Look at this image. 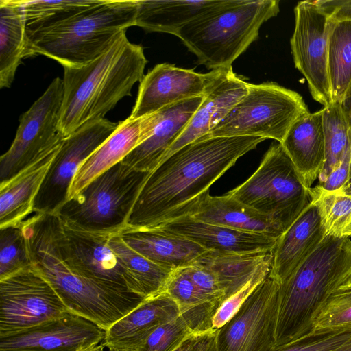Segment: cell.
I'll use <instances>...</instances> for the list:
<instances>
[{
	"instance_id": "6da1fadb",
	"label": "cell",
	"mask_w": 351,
	"mask_h": 351,
	"mask_svg": "<svg viewBox=\"0 0 351 351\" xmlns=\"http://www.w3.org/2000/svg\"><path fill=\"white\" fill-rule=\"evenodd\" d=\"M264 140L255 136L204 137L176 150L148 174L126 226L158 228L191 215L209 194L210 186Z\"/></svg>"
},
{
	"instance_id": "7a4b0ae2",
	"label": "cell",
	"mask_w": 351,
	"mask_h": 351,
	"mask_svg": "<svg viewBox=\"0 0 351 351\" xmlns=\"http://www.w3.org/2000/svg\"><path fill=\"white\" fill-rule=\"evenodd\" d=\"M147 59L142 46L122 32L110 49L78 67H64L58 128L66 138L83 125L104 119L142 80Z\"/></svg>"
},
{
	"instance_id": "3957f363",
	"label": "cell",
	"mask_w": 351,
	"mask_h": 351,
	"mask_svg": "<svg viewBox=\"0 0 351 351\" xmlns=\"http://www.w3.org/2000/svg\"><path fill=\"white\" fill-rule=\"evenodd\" d=\"M32 265L51 283L66 308L106 330L138 306L143 297L72 272L54 241L49 213L23 222Z\"/></svg>"
},
{
	"instance_id": "277c9868",
	"label": "cell",
	"mask_w": 351,
	"mask_h": 351,
	"mask_svg": "<svg viewBox=\"0 0 351 351\" xmlns=\"http://www.w3.org/2000/svg\"><path fill=\"white\" fill-rule=\"evenodd\" d=\"M351 281V239L326 235L289 278L279 282L276 347L313 330L330 295Z\"/></svg>"
},
{
	"instance_id": "5b68a950",
	"label": "cell",
	"mask_w": 351,
	"mask_h": 351,
	"mask_svg": "<svg viewBox=\"0 0 351 351\" xmlns=\"http://www.w3.org/2000/svg\"><path fill=\"white\" fill-rule=\"evenodd\" d=\"M137 0L99 1L53 25L25 30L24 58L43 55L63 67H78L108 51L120 34L136 26Z\"/></svg>"
},
{
	"instance_id": "8992f818",
	"label": "cell",
	"mask_w": 351,
	"mask_h": 351,
	"mask_svg": "<svg viewBox=\"0 0 351 351\" xmlns=\"http://www.w3.org/2000/svg\"><path fill=\"white\" fill-rule=\"evenodd\" d=\"M278 0H223L176 34L199 64L211 70L232 64L258 38L261 25L279 11Z\"/></svg>"
},
{
	"instance_id": "52a82bcc",
	"label": "cell",
	"mask_w": 351,
	"mask_h": 351,
	"mask_svg": "<svg viewBox=\"0 0 351 351\" xmlns=\"http://www.w3.org/2000/svg\"><path fill=\"white\" fill-rule=\"evenodd\" d=\"M149 173L134 170L121 161L66 200L55 214L85 230L117 233L127 226Z\"/></svg>"
},
{
	"instance_id": "ba28073f",
	"label": "cell",
	"mask_w": 351,
	"mask_h": 351,
	"mask_svg": "<svg viewBox=\"0 0 351 351\" xmlns=\"http://www.w3.org/2000/svg\"><path fill=\"white\" fill-rule=\"evenodd\" d=\"M310 188L278 143L270 146L256 171L227 194L268 217L284 232L311 202Z\"/></svg>"
},
{
	"instance_id": "9c48e42d",
	"label": "cell",
	"mask_w": 351,
	"mask_h": 351,
	"mask_svg": "<svg viewBox=\"0 0 351 351\" xmlns=\"http://www.w3.org/2000/svg\"><path fill=\"white\" fill-rule=\"evenodd\" d=\"M308 112L294 90L274 82L248 83L246 94L204 137L255 136L281 143L293 123Z\"/></svg>"
},
{
	"instance_id": "30bf717a",
	"label": "cell",
	"mask_w": 351,
	"mask_h": 351,
	"mask_svg": "<svg viewBox=\"0 0 351 351\" xmlns=\"http://www.w3.org/2000/svg\"><path fill=\"white\" fill-rule=\"evenodd\" d=\"M62 98L63 80L56 77L21 116L14 139L0 158V183L61 147L65 138L58 128Z\"/></svg>"
},
{
	"instance_id": "8fae6325",
	"label": "cell",
	"mask_w": 351,
	"mask_h": 351,
	"mask_svg": "<svg viewBox=\"0 0 351 351\" xmlns=\"http://www.w3.org/2000/svg\"><path fill=\"white\" fill-rule=\"evenodd\" d=\"M69 311L51 283L32 265L0 280V336Z\"/></svg>"
},
{
	"instance_id": "7c38bea8",
	"label": "cell",
	"mask_w": 351,
	"mask_h": 351,
	"mask_svg": "<svg viewBox=\"0 0 351 351\" xmlns=\"http://www.w3.org/2000/svg\"><path fill=\"white\" fill-rule=\"evenodd\" d=\"M279 281L271 272L238 311L217 329V351H272L276 348Z\"/></svg>"
},
{
	"instance_id": "4fadbf2b",
	"label": "cell",
	"mask_w": 351,
	"mask_h": 351,
	"mask_svg": "<svg viewBox=\"0 0 351 351\" xmlns=\"http://www.w3.org/2000/svg\"><path fill=\"white\" fill-rule=\"evenodd\" d=\"M294 14L290 45L295 67L306 80L313 99L326 106L332 103L327 59L332 21L315 1L298 2Z\"/></svg>"
},
{
	"instance_id": "5bb4252c",
	"label": "cell",
	"mask_w": 351,
	"mask_h": 351,
	"mask_svg": "<svg viewBox=\"0 0 351 351\" xmlns=\"http://www.w3.org/2000/svg\"><path fill=\"white\" fill-rule=\"evenodd\" d=\"M106 119L88 122L66 137L35 199L34 212L53 214L66 201L81 165L117 129Z\"/></svg>"
},
{
	"instance_id": "9a60e30c",
	"label": "cell",
	"mask_w": 351,
	"mask_h": 351,
	"mask_svg": "<svg viewBox=\"0 0 351 351\" xmlns=\"http://www.w3.org/2000/svg\"><path fill=\"white\" fill-rule=\"evenodd\" d=\"M105 330L70 311L35 326L0 336V351H79L103 341Z\"/></svg>"
},
{
	"instance_id": "2e32d148",
	"label": "cell",
	"mask_w": 351,
	"mask_h": 351,
	"mask_svg": "<svg viewBox=\"0 0 351 351\" xmlns=\"http://www.w3.org/2000/svg\"><path fill=\"white\" fill-rule=\"evenodd\" d=\"M223 69L200 73L168 63L156 65L141 81L129 117L139 119L177 102L204 95Z\"/></svg>"
},
{
	"instance_id": "e0dca14e",
	"label": "cell",
	"mask_w": 351,
	"mask_h": 351,
	"mask_svg": "<svg viewBox=\"0 0 351 351\" xmlns=\"http://www.w3.org/2000/svg\"><path fill=\"white\" fill-rule=\"evenodd\" d=\"M203 99L204 95L183 100L158 111L157 120L150 135L121 162L138 171H154L183 132Z\"/></svg>"
},
{
	"instance_id": "ac0fdd59",
	"label": "cell",
	"mask_w": 351,
	"mask_h": 351,
	"mask_svg": "<svg viewBox=\"0 0 351 351\" xmlns=\"http://www.w3.org/2000/svg\"><path fill=\"white\" fill-rule=\"evenodd\" d=\"M247 86L248 82L234 73L232 67L223 69L165 159L185 145L207 136L246 94Z\"/></svg>"
},
{
	"instance_id": "d6986e66",
	"label": "cell",
	"mask_w": 351,
	"mask_h": 351,
	"mask_svg": "<svg viewBox=\"0 0 351 351\" xmlns=\"http://www.w3.org/2000/svg\"><path fill=\"white\" fill-rule=\"evenodd\" d=\"M152 116L127 118L81 165L71 182L67 199L77 195L98 176L121 162L149 136L153 129Z\"/></svg>"
},
{
	"instance_id": "ffe728a7",
	"label": "cell",
	"mask_w": 351,
	"mask_h": 351,
	"mask_svg": "<svg viewBox=\"0 0 351 351\" xmlns=\"http://www.w3.org/2000/svg\"><path fill=\"white\" fill-rule=\"evenodd\" d=\"M180 314L177 304L165 292L146 298L105 330L101 345L136 351L158 327Z\"/></svg>"
},
{
	"instance_id": "44dd1931",
	"label": "cell",
	"mask_w": 351,
	"mask_h": 351,
	"mask_svg": "<svg viewBox=\"0 0 351 351\" xmlns=\"http://www.w3.org/2000/svg\"><path fill=\"white\" fill-rule=\"evenodd\" d=\"M117 233L134 251L171 271L191 265L207 252L186 237L162 228L125 226Z\"/></svg>"
},
{
	"instance_id": "7402d4cb",
	"label": "cell",
	"mask_w": 351,
	"mask_h": 351,
	"mask_svg": "<svg viewBox=\"0 0 351 351\" xmlns=\"http://www.w3.org/2000/svg\"><path fill=\"white\" fill-rule=\"evenodd\" d=\"M182 235L207 251L227 253L272 252L278 239L212 224L185 215L160 227Z\"/></svg>"
},
{
	"instance_id": "603a6c76",
	"label": "cell",
	"mask_w": 351,
	"mask_h": 351,
	"mask_svg": "<svg viewBox=\"0 0 351 351\" xmlns=\"http://www.w3.org/2000/svg\"><path fill=\"white\" fill-rule=\"evenodd\" d=\"M326 236L318 208L311 201L278 239L272 250L271 272L279 282L294 273Z\"/></svg>"
},
{
	"instance_id": "cb8c5ba5",
	"label": "cell",
	"mask_w": 351,
	"mask_h": 351,
	"mask_svg": "<svg viewBox=\"0 0 351 351\" xmlns=\"http://www.w3.org/2000/svg\"><path fill=\"white\" fill-rule=\"evenodd\" d=\"M323 110L298 119L280 143L308 187L318 179L325 163Z\"/></svg>"
},
{
	"instance_id": "d4e9b609",
	"label": "cell",
	"mask_w": 351,
	"mask_h": 351,
	"mask_svg": "<svg viewBox=\"0 0 351 351\" xmlns=\"http://www.w3.org/2000/svg\"><path fill=\"white\" fill-rule=\"evenodd\" d=\"M60 148L0 183V228L20 224L32 214L35 199Z\"/></svg>"
},
{
	"instance_id": "484cf974",
	"label": "cell",
	"mask_w": 351,
	"mask_h": 351,
	"mask_svg": "<svg viewBox=\"0 0 351 351\" xmlns=\"http://www.w3.org/2000/svg\"><path fill=\"white\" fill-rule=\"evenodd\" d=\"M197 220L278 239L282 230L266 216L226 194L207 195L191 214Z\"/></svg>"
},
{
	"instance_id": "4316f807",
	"label": "cell",
	"mask_w": 351,
	"mask_h": 351,
	"mask_svg": "<svg viewBox=\"0 0 351 351\" xmlns=\"http://www.w3.org/2000/svg\"><path fill=\"white\" fill-rule=\"evenodd\" d=\"M223 0H137L136 26L149 32L176 35L184 25Z\"/></svg>"
},
{
	"instance_id": "83f0119b",
	"label": "cell",
	"mask_w": 351,
	"mask_h": 351,
	"mask_svg": "<svg viewBox=\"0 0 351 351\" xmlns=\"http://www.w3.org/2000/svg\"><path fill=\"white\" fill-rule=\"evenodd\" d=\"M272 259V252L237 254L207 251L194 263L214 273L223 292L224 301L241 289L263 264Z\"/></svg>"
},
{
	"instance_id": "f1b7e54d",
	"label": "cell",
	"mask_w": 351,
	"mask_h": 351,
	"mask_svg": "<svg viewBox=\"0 0 351 351\" xmlns=\"http://www.w3.org/2000/svg\"><path fill=\"white\" fill-rule=\"evenodd\" d=\"M25 21L19 0L0 1V88H9L24 58Z\"/></svg>"
},
{
	"instance_id": "f546056e",
	"label": "cell",
	"mask_w": 351,
	"mask_h": 351,
	"mask_svg": "<svg viewBox=\"0 0 351 351\" xmlns=\"http://www.w3.org/2000/svg\"><path fill=\"white\" fill-rule=\"evenodd\" d=\"M108 245L131 276L135 293L146 299L164 292L171 271L134 251L117 233L110 236Z\"/></svg>"
},
{
	"instance_id": "4dcf8cb0",
	"label": "cell",
	"mask_w": 351,
	"mask_h": 351,
	"mask_svg": "<svg viewBox=\"0 0 351 351\" xmlns=\"http://www.w3.org/2000/svg\"><path fill=\"white\" fill-rule=\"evenodd\" d=\"M332 21L328 43V73L332 102L341 104L351 84V21Z\"/></svg>"
},
{
	"instance_id": "1f68e13d",
	"label": "cell",
	"mask_w": 351,
	"mask_h": 351,
	"mask_svg": "<svg viewBox=\"0 0 351 351\" xmlns=\"http://www.w3.org/2000/svg\"><path fill=\"white\" fill-rule=\"evenodd\" d=\"M322 110L325 163L318 178L319 182L324 180L340 164L351 149V132L341 104L332 102L324 106Z\"/></svg>"
},
{
	"instance_id": "d6a6232c",
	"label": "cell",
	"mask_w": 351,
	"mask_h": 351,
	"mask_svg": "<svg viewBox=\"0 0 351 351\" xmlns=\"http://www.w3.org/2000/svg\"><path fill=\"white\" fill-rule=\"evenodd\" d=\"M318 208L326 235L348 237L351 225V195L341 189L327 191L318 184L309 189Z\"/></svg>"
},
{
	"instance_id": "836d02e7",
	"label": "cell",
	"mask_w": 351,
	"mask_h": 351,
	"mask_svg": "<svg viewBox=\"0 0 351 351\" xmlns=\"http://www.w3.org/2000/svg\"><path fill=\"white\" fill-rule=\"evenodd\" d=\"M25 30L53 25L97 3L99 0L23 1Z\"/></svg>"
},
{
	"instance_id": "e575fe53",
	"label": "cell",
	"mask_w": 351,
	"mask_h": 351,
	"mask_svg": "<svg viewBox=\"0 0 351 351\" xmlns=\"http://www.w3.org/2000/svg\"><path fill=\"white\" fill-rule=\"evenodd\" d=\"M204 330L202 319L188 310L158 327L136 351H173L190 335Z\"/></svg>"
},
{
	"instance_id": "d590c367",
	"label": "cell",
	"mask_w": 351,
	"mask_h": 351,
	"mask_svg": "<svg viewBox=\"0 0 351 351\" xmlns=\"http://www.w3.org/2000/svg\"><path fill=\"white\" fill-rule=\"evenodd\" d=\"M31 266L23 222L0 228V280Z\"/></svg>"
},
{
	"instance_id": "8d00e7d4",
	"label": "cell",
	"mask_w": 351,
	"mask_h": 351,
	"mask_svg": "<svg viewBox=\"0 0 351 351\" xmlns=\"http://www.w3.org/2000/svg\"><path fill=\"white\" fill-rule=\"evenodd\" d=\"M351 340V326L314 329L272 351H335Z\"/></svg>"
},
{
	"instance_id": "74e56055",
	"label": "cell",
	"mask_w": 351,
	"mask_h": 351,
	"mask_svg": "<svg viewBox=\"0 0 351 351\" xmlns=\"http://www.w3.org/2000/svg\"><path fill=\"white\" fill-rule=\"evenodd\" d=\"M351 326V281L339 287L328 298L317 314L314 329Z\"/></svg>"
},
{
	"instance_id": "f35d334b",
	"label": "cell",
	"mask_w": 351,
	"mask_h": 351,
	"mask_svg": "<svg viewBox=\"0 0 351 351\" xmlns=\"http://www.w3.org/2000/svg\"><path fill=\"white\" fill-rule=\"evenodd\" d=\"M164 292L176 302L180 313L191 308L213 302L198 291L190 276L188 267L178 268L171 272Z\"/></svg>"
},
{
	"instance_id": "ab89813d",
	"label": "cell",
	"mask_w": 351,
	"mask_h": 351,
	"mask_svg": "<svg viewBox=\"0 0 351 351\" xmlns=\"http://www.w3.org/2000/svg\"><path fill=\"white\" fill-rule=\"evenodd\" d=\"M271 265L272 260L263 264L241 289L221 303L213 317V328L219 329L222 327L238 311L256 287L267 276Z\"/></svg>"
},
{
	"instance_id": "60d3db41",
	"label": "cell",
	"mask_w": 351,
	"mask_h": 351,
	"mask_svg": "<svg viewBox=\"0 0 351 351\" xmlns=\"http://www.w3.org/2000/svg\"><path fill=\"white\" fill-rule=\"evenodd\" d=\"M190 276L198 291L208 300L221 306L224 294L214 273L197 263L188 267Z\"/></svg>"
},
{
	"instance_id": "b9f144b4",
	"label": "cell",
	"mask_w": 351,
	"mask_h": 351,
	"mask_svg": "<svg viewBox=\"0 0 351 351\" xmlns=\"http://www.w3.org/2000/svg\"><path fill=\"white\" fill-rule=\"evenodd\" d=\"M217 334L214 328L192 333L173 351H217Z\"/></svg>"
},
{
	"instance_id": "7bdbcfd3",
	"label": "cell",
	"mask_w": 351,
	"mask_h": 351,
	"mask_svg": "<svg viewBox=\"0 0 351 351\" xmlns=\"http://www.w3.org/2000/svg\"><path fill=\"white\" fill-rule=\"evenodd\" d=\"M351 167V149L346 153L340 164L330 174L317 184L327 191L341 189L348 179Z\"/></svg>"
},
{
	"instance_id": "ee69618b",
	"label": "cell",
	"mask_w": 351,
	"mask_h": 351,
	"mask_svg": "<svg viewBox=\"0 0 351 351\" xmlns=\"http://www.w3.org/2000/svg\"><path fill=\"white\" fill-rule=\"evenodd\" d=\"M315 3L333 21H351V0H316Z\"/></svg>"
},
{
	"instance_id": "f6af8a7d",
	"label": "cell",
	"mask_w": 351,
	"mask_h": 351,
	"mask_svg": "<svg viewBox=\"0 0 351 351\" xmlns=\"http://www.w3.org/2000/svg\"><path fill=\"white\" fill-rule=\"evenodd\" d=\"M341 106L351 132V84L343 97Z\"/></svg>"
},
{
	"instance_id": "bcb514c9",
	"label": "cell",
	"mask_w": 351,
	"mask_h": 351,
	"mask_svg": "<svg viewBox=\"0 0 351 351\" xmlns=\"http://www.w3.org/2000/svg\"><path fill=\"white\" fill-rule=\"evenodd\" d=\"M341 190L346 193L351 195V167L348 179Z\"/></svg>"
},
{
	"instance_id": "7dc6e473",
	"label": "cell",
	"mask_w": 351,
	"mask_h": 351,
	"mask_svg": "<svg viewBox=\"0 0 351 351\" xmlns=\"http://www.w3.org/2000/svg\"><path fill=\"white\" fill-rule=\"evenodd\" d=\"M79 351H104V346L102 345L92 346L85 349Z\"/></svg>"
},
{
	"instance_id": "c3c4849f",
	"label": "cell",
	"mask_w": 351,
	"mask_h": 351,
	"mask_svg": "<svg viewBox=\"0 0 351 351\" xmlns=\"http://www.w3.org/2000/svg\"><path fill=\"white\" fill-rule=\"evenodd\" d=\"M335 351H351V340Z\"/></svg>"
},
{
	"instance_id": "681fc988",
	"label": "cell",
	"mask_w": 351,
	"mask_h": 351,
	"mask_svg": "<svg viewBox=\"0 0 351 351\" xmlns=\"http://www.w3.org/2000/svg\"><path fill=\"white\" fill-rule=\"evenodd\" d=\"M108 351H132V350L111 348H108Z\"/></svg>"
},
{
	"instance_id": "f907efd6",
	"label": "cell",
	"mask_w": 351,
	"mask_h": 351,
	"mask_svg": "<svg viewBox=\"0 0 351 351\" xmlns=\"http://www.w3.org/2000/svg\"><path fill=\"white\" fill-rule=\"evenodd\" d=\"M350 236H351V225L350 226L349 231H348V237H350Z\"/></svg>"
}]
</instances>
